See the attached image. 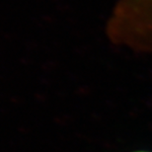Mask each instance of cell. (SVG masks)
I'll return each instance as SVG.
<instances>
[{
	"label": "cell",
	"mask_w": 152,
	"mask_h": 152,
	"mask_svg": "<svg viewBox=\"0 0 152 152\" xmlns=\"http://www.w3.org/2000/svg\"><path fill=\"white\" fill-rule=\"evenodd\" d=\"M136 152H149V151H136Z\"/></svg>",
	"instance_id": "2"
},
{
	"label": "cell",
	"mask_w": 152,
	"mask_h": 152,
	"mask_svg": "<svg viewBox=\"0 0 152 152\" xmlns=\"http://www.w3.org/2000/svg\"><path fill=\"white\" fill-rule=\"evenodd\" d=\"M107 33L115 44L152 51V0H115Z\"/></svg>",
	"instance_id": "1"
}]
</instances>
